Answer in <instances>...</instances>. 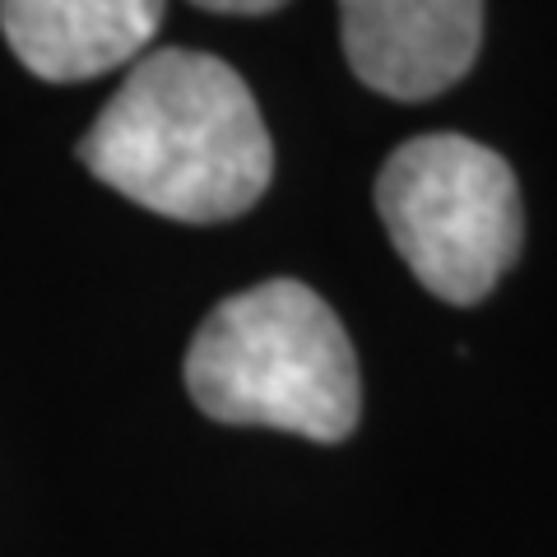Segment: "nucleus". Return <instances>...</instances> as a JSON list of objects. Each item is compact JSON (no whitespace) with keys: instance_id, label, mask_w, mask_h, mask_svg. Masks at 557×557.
<instances>
[{"instance_id":"1","label":"nucleus","mask_w":557,"mask_h":557,"mask_svg":"<svg viewBox=\"0 0 557 557\" xmlns=\"http://www.w3.org/2000/svg\"><path fill=\"white\" fill-rule=\"evenodd\" d=\"M79 163L139 209L177 223L237 219L274 182V145L247 79L186 47L131 65L79 139Z\"/></svg>"},{"instance_id":"4","label":"nucleus","mask_w":557,"mask_h":557,"mask_svg":"<svg viewBox=\"0 0 557 557\" xmlns=\"http://www.w3.org/2000/svg\"><path fill=\"white\" fill-rule=\"evenodd\" d=\"M339 42L368 89L423 102L469 75L483 47V0H339Z\"/></svg>"},{"instance_id":"3","label":"nucleus","mask_w":557,"mask_h":557,"mask_svg":"<svg viewBox=\"0 0 557 557\" xmlns=\"http://www.w3.org/2000/svg\"><path fill=\"white\" fill-rule=\"evenodd\" d=\"M376 214L418 284L456 307L483 302L525 242L511 163L456 131L418 135L381 163Z\"/></svg>"},{"instance_id":"5","label":"nucleus","mask_w":557,"mask_h":557,"mask_svg":"<svg viewBox=\"0 0 557 557\" xmlns=\"http://www.w3.org/2000/svg\"><path fill=\"white\" fill-rule=\"evenodd\" d=\"M163 10L168 0H0V33L38 79L79 84L135 61Z\"/></svg>"},{"instance_id":"2","label":"nucleus","mask_w":557,"mask_h":557,"mask_svg":"<svg viewBox=\"0 0 557 557\" xmlns=\"http://www.w3.org/2000/svg\"><path fill=\"white\" fill-rule=\"evenodd\" d=\"M186 391L214 423L307 442H344L362 413L344 321L298 278H265L209 311L186 348Z\"/></svg>"},{"instance_id":"6","label":"nucleus","mask_w":557,"mask_h":557,"mask_svg":"<svg viewBox=\"0 0 557 557\" xmlns=\"http://www.w3.org/2000/svg\"><path fill=\"white\" fill-rule=\"evenodd\" d=\"M190 5H200L209 14H242V20H251V14H274L288 0H190Z\"/></svg>"}]
</instances>
